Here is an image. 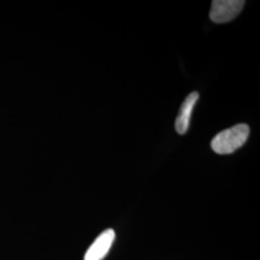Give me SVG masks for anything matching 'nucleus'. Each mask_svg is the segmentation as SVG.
Wrapping results in <instances>:
<instances>
[{
  "mask_svg": "<svg viewBox=\"0 0 260 260\" xmlns=\"http://www.w3.org/2000/svg\"><path fill=\"white\" fill-rule=\"evenodd\" d=\"M249 135L250 127L247 124L234 125L218 133L211 142V148L218 154H231L241 148Z\"/></svg>",
  "mask_w": 260,
  "mask_h": 260,
  "instance_id": "obj_1",
  "label": "nucleus"
},
{
  "mask_svg": "<svg viewBox=\"0 0 260 260\" xmlns=\"http://www.w3.org/2000/svg\"><path fill=\"white\" fill-rule=\"evenodd\" d=\"M245 5L243 0H214L209 13L215 23H225L235 19Z\"/></svg>",
  "mask_w": 260,
  "mask_h": 260,
  "instance_id": "obj_2",
  "label": "nucleus"
},
{
  "mask_svg": "<svg viewBox=\"0 0 260 260\" xmlns=\"http://www.w3.org/2000/svg\"><path fill=\"white\" fill-rule=\"evenodd\" d=\"M115 236L116 234L112 229L101 233L88 249L84 260H103L110 251Z\"/></svg>",
  "mask_w": 260,
  "mask_h": 260,
  "instance_id": "obj_3",
  "label": "nucleus"
},
{
  "mask_svg": "<svg viewBox=\"0 0 260 260\" xmlns=\"http://www.w3.org/2000/svg\"><path fill=\"white\" fill-rule=\"evenodd\" d=\"M199 96L200 95L197 92H193L186 96L176 120V130L178 134L183 135L188 131L193 109L199 100Z\"/></svg>",
  "mask_w": 260,
  "mask_h": 260,
  "instance_id": "obj_4",
  "label": "nucleus"
}]
</instances>
